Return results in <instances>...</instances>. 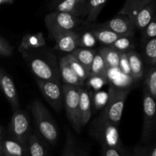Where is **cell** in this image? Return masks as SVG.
Listing matches in <instances>:
<instances>
[{"instance_id": "7402d4cb", "label": "cell", "mask_w": 156, "mask_h": 156, "mask_svg": "<svg viewBox=\"0 0 156 156\" xmlns=\"http://www.w3.org/2000/svg\"><path fill=\"white\" fill-rule=\"evenodd\" d=\"M154 0H126L124 5L119 12V15H127L133 18L137 12Z\"/></svg>"}, {"instance_id": "1f68e13d", "label": "cell", "mask_w": 156, "mask_h": 156, "mask_svg": "<svg viewBox=\"0 0 156 156\" xmlns=\"http://www.w3.org/2000/svg\"><path fill=\"white\" fill-rule=\"evenodd\" d=\"M77 36L79 47L92 49V47L95 45L97 42L90 29H88V31L82 32L81 34H77Z\"/></svg>"}, {"instance_id": "4dcf8cb0", "label": "cell", "mask_w": 156, "mask_h": 156, "mask_svg": "<svg viewBox=\"0 0 156 156\" xmlns=\"http://www.w3.org/2000/svg\"><path fill=\"white\" fill-rule=\"evenodd\" d=\"M45 45L42 35H27L23 38L20 47L21 48H35Z\"/></svg>"}, {"instance_id": "603a6c76", "label": "cell", "mask_w": 156, "mask_h": 156, "mask_svg": "<svg viewBox=\"0 0 156 156\" xmlns=\"http://www.w3.org/2000/svg\"><path fill=\"white\" fill-rule=\"evenodd\" d=\"M96 51L94 49L84 48V47H78L71 53L82 66L85 68V69L89 73L90 67L91 62L94 57Z\"/></svg>"}, {"instance_id": "8992f818", "label": "cell", "mask_w": 156, "mask_h": 156, "mask_svg": "<svg viewBox=\"0 0 156 156\" xmlns=\"http://www.w3.org/2000/svg\"><path fill=\"white\" fill-rule=\"evenodd\" d=\"M30 119L22 110H17L13 113L9 124V137L21 144L27 146L30 134Z\"/></svg>"}, {"instance_id": "8fae6325", "label": "cell", "mask_w": 156, "mask_h": 156, "mask_svg": "<svg viewBox=\"0 0 156 156\" xmlns=\"http://www.w3.org/2000/svg\"><path fill=\"white\" fill-rule=\"evenodd\" d=\"M0 88L10 104L13 112L20 109L19 98L15 83L11 76L0 67Z\"/></svg>"}, {"instance_id": "74e56055", "label": "cell", "mask_w": 156, "mask_h": 156, "mask_svg": "<svg viewBox=\"0 0 156 156\" xmlns=\"http://www.w3.org/2000/svg\"><path fill=\"white\" fill-rule=\"evenodd\" d=\"M13 53V47L0 37V56H10Z\"/></svg>"}, {"instance_id": "5b68a950", "label": "cell", "mask_w": 156, "mask_h": 156, "mask_svg": "<svg viewBox=\"0 0 156 156\" xmlns=\"http://www.w3.org/2000/svg\"><path fill=\"white\" fill-rule=\"evenodd\" d=\"M84 22L81 18L69 13L52 12L45 17V24L50 35L63 32L74 31Z\"/></svg>"}, {"instance_id": "3957f363", "label": "cell", "mask_w": 156, "mask_h": 156, "mask_svg": "<svg viewBox=\"0 0 156 156\" xmlns=\"http://www.w3.org/2000/svg\"><path fill=\"white\" fill-rule=\"evenodd\" d=\"M129 91V89L118 88L114 85H111L108 93V102L99 117L112 124L118 126L121 120L125 101Z\"/></svg>"}, {"instance_id": "cb8c5ba5", "label": "cell", "mask_w": 156, "mask_h": 156, "mask_svg": "<svg viewBox=\"0 0 156 156\" xmlns=\"http://www.w3.org/2000/svg\"><path fill=\"white\" fill-rule=\"evenodd\" d=\"M98 52L103 56L108 69H117L119 68L120 57V53L119 52L109 46L102 47Z\"/></svg>"}, {"instance_id": "9a60e30c", "label": "cell", "mask_w": 156, "mask_h": 156, "mask_svg": "<svg viewBox=\"0 0 156 156\" xmlns=\"http://www.w3.org/2000/svg\"><path fill=\"white\" fill-rule=\"evenodd\" d=\"M59 73H60V79H62L64 85H69L74 87H82L84 82L79 79L77 75L74 73L65 58L62 57L59 60Z\"/></svg>"}, {"instance_id": "836d02e7", "label": "cell", "mask_w": 156, "mask_h": 156, "mask_svg": "<svg viewBox=\"0 0 156 156\" xmlns=\"http://www.w3.org/2000/svg\"><path fill=\"white\" fill-rule=\"evenodd\" d=\"M108 94L105 92L99 91V92L95 93L93 96L91 94V101L94 102V107L97 110L100 109L104 105H106L107 102H108Z\"/></svg>"}, {"instance_id": "e575fe53", "label": "cell", "mask_w": 156, "mask_h": 156, "mask_svg": "<svg viewBox=\"0 0 156 156\" xmlns=\"http://www.w3.org/2000/svg\"><path fill=\"white\" fill-rule=\"evenodd\" d=\"M144 34H143V40L145 41L148 40L153 39L156 37V19L155 16L153 17L151 22L146 26L144 29Z\"/></svg>"}, {"instance_id": "e0dca14e", "label": "cell", "mask_w": 156, "mask_h": 156, "mask_svg": "<svg viewBox=\"0 0 156 156\" xmlns=\"http://www.w3.org/2000/svg\"><path fill=\"white\" fill-rule=\"evenodd\" d=\"M91 31L92 32L94 38L98 42L102 44H105L107 46H110L117 39H118L120 35L117 34L114 32L108 30V29L103 27L101 24L97 26H94L93 27L90 28Z\"/></svg>"}, {"instance_id": "f35d334b", "label": "cell", "mask_w": 156, "mask_h": 156, "mask_svg": "<svg viewBox=\"0 0 156 156\" xmlns=\"http://www.w3.org/2000/svg\"><path fill=\"white\" fill-rule=\"evenodd\" d=\"M150 146H136L133 149L132 156H148Z\"/></svg>"}, {"instance_id": "6da1fadb", "label": "cell", "mask_w": 156, "mask_h": 156, "mask_svg": "<svg viewBox=\"0 0 156 156\" xmlns=\"http://www.w3.org/2000/svg\"><path fill=\"white\" fill-rule=\"evenodd\" d=\"M19 51L36 79L59 82V62L50 50L44 47H40L35 48L19 47Z\"/></svg>"}, {"instance_id": "ee69618b", "label": "cell", "mask_w": 156, "mask_h": 156, "mask_svg": "<svg viewBox=\"0 0 156 156\" xmlns=\"http://www.w3.org/2000/svg\"><path fill=\"white\" fill-rule=\"evenodd\" d=\"M59 1H60V0H56V2H59Z\"/></svg>"}, {"instance_id": "484cf974", "label": "cell", "mask_w": 156, "mask_h": 156, "mask_svg": "<svg viewBox=\"0 0 156 156\" xmlns=\"http://www.w3.org/2000/svg\"><path fill=\"white\" fill-rule=\"evenodd\" d=\"M108 68L105 62L103 56L99 52H96L89 69L90 76H108Z\"/></svg>"}, {"instance_id": "4316f807", "label": "cell", "mask_w": 156, "mask_h": 156, "mask_svg": "<svg viewBox=\"0 0 156 156\" xmlns=\"http://www.w3.org/2000/svg\"><path fill=\"white\" fill-rule=\"evenodd\" d=\"M133 35L121 36L109 46L120 53H127L134 49V42L132 39Z\"/></svg>"}, {"instance_id": "44dd1931", "label": "cell", "mask_w": 156, "mask_h": 156, "mask_svg": "<svg viewBox=\"0 0 156 156\" xmlns=\"http://www.w3.org/2000/svg\"><path fill=\"white\" fill-rule=\"evenodd\" d=\"M126 56L130 68L131 77L136 80L142 79L143 76V63L140 55L132 50L126 53Z\"/></svg>"}, {"instance_id": "7bdbcfd3", "label": "cell", "mask_w": 156, "mask_h": 156, "mask_svg": "<svg viewBox=\"0 0 156 156\" xmlns=\"http://www.w3.org/2000/svg\"><path fill=\"white\" fill-rule=\"evenodd\" d=\"M3 140V130L2 129V127L0 126V140Z\"/></svg>"}, {"instance_id": "d6a6232c", "label": "cell", "mask_w": 156, "mask_h": 156, "mask_svg": "<svg viewBox=\"0 0 156 156\" xmlns=\"http://www.w3.org/2000/svg\"><path fill=\"white\" fill-rule=\"evenodd\" d=\"M87 82L89 87L95 91H99L105 84L108 82V77L106 76H90L87 79Z\"/></svg>"}, {"instance_id": "4fadbf2b", "label": "cell", "mask_w": 156, "mask_h": 156, "mask_svg": "<svg viewBox=\"0 0 156 156\" xmlns=\"http://www.w3.org/2000/svg\"><path fill=\"white\" fill-rule=\"evenodd\" d=\"M52 37L56 42L55 49L59 51L69 54L79 47L77 34L75 31L56 34Z\"/></svg>"}, {"instance_id": "7a4b0ae2", "label": "cell", "mask_w": 156, "mask_h": 156, "mask_svg": "<svg viewBox=\"0 0 156 156\" xmlns=\"http://www.w3.org/2000/svg\"><path fill=\"white\" fill-rule=\"evenodd\" d=\"M31 111L39 135L44 141L54 146L57 142L59 133L51 114L38 100L32 103Z\"/></svg>"}, {"instance_id": "52a82bcc", "label": "cell", "mask_w": 156, "mask_h": 156, "mask_svg": "<svg viewBox=\"0 0 156 156\" xmlns=\"http://www.w3.org/2000/svg\"><path fill=\"white\" fill-rule=\"evenodd\" d=\"M63 92V103L69 120L77 133L80 132L81 127L79 123V87L63 85L62 86Z\"/></svg>"}, {"instance_id": "d6986e66", "label": "cell", "mask_w": 156, "mask_h": 156, "mask_svg": "<svg viewBox=\"0 0 156 156\" xmlns=\"http://www.w3.org/2000/svg\"><path fill=\"white\" fill-rule=\"evenodd\" d=\"M27 156H47L45 144L36 134L30 133L27 140Z\"/></svg>"}, {"instance_id": "277c9868", "label": "cell", "mask_w": 156, "mask_h": 156, "mask_svg": "<svg viewBox=\"0 0 156 156\" xmlns=\"http://www.w3.org/2000/svg\"><path fill=\"white\" fill-rule=\"evenodd\" d=\"M117 127L118 126L103 120L98 116L91 124L90 133L102 146L123 149Z\"/></svg>"}, {"instance_id": "5bb4252c", "label": "cell", "mask_w": 156, "mask_h": 156, "mask_svg": "<svg viewBox=\"0 0 156 156\" xmlns=\"http://www.w3.org/2000/svg\"><path fill=\"white\" fill-rule=\"evenodd\" d=\"M79 123L80 127L88 123L91 115V93L87 88L79 87Z\"/></svg>"}, {"instance_id": "60d3db41", "label": "cell", "mask_w": 156, "mask_h": 156, "mask_svg": "<svg viewBox=\"0 0 156 156\" xmlns=\"http://www.w3.org/2000/svg\"><path fill=\"white\" fill-rule=\"evenodd\" d=\"M2 140H0V156H3V144Z\"/></svg>"}, {"instance_id": "2e32d148", "label": "cell", "mask_w": 156, "mask_h": 156, "mask_svg": "<svg viewBox=\"0 0 156 156\" xmlns=\"http://www.w3.org/2000/svg\"><path fill=\"white\" fill-rule=\"evenodd\" d=\"M155 0L145 6L139 11L133 18V22L135 27L139 30H143L146 26L151 22L153 17L155 16Z\"/></svg>"}, {"instance_id": "8d00e7d4", "label": "cell", "mask_w": 156, "mask_h": 156, "mask_svg": "<svg viewBox=\"0 0 156 156\" xmlns=\"http://www.w3.org/2000/svg\"><path fill=\"white\" fill-rule=\"evenodd\" d=\"M102 156H128L125 149L102 146Z\"/></svg>"}, {"instance_id": "ac0fdd59", "label": "cell", "mask_w": 156, "mask_h": 156, "mask_svg": "<svg viewBox=\"0 0 156 156\" xmlns=\"http://www.w3.org/2000/svg\"><path fill=\"white\" fill-rule=\"evenodd\" d=\"M3 156H27V146L21 144L10 137L3 140Z\"/></svg>"}, {"instance_id": "ab89813d", "label": "cell", "mask_w": 156, "mask_h": 156, "mask_svg": "<svg viewBox=\"0 0 156 156\" xmlns=\"http://www.w3.org/2000/svg\"><path fill=\"white\" fill-rule=\"evenodd\" d=\"M148 156H156V146L155 145H153L152 147H150Z\"/></svg>"}, {"instance_id": "f1b7e54d", "label": "cell", "mask_w": 156, "mask_h": 156, "mask_svg": "<svg viewBox=\"0 0 156 156\" xmlns=\"http://www.w3.org/2000/svg\"><path fill=\"white\" fill-rule=\"evenodd\" d=\"M144 57L146 62L152 66L156 64V39L148 40L144 42Z\"/></svg>"}, {"instance_id": "b9f144b4", "label": "cell", "mask_w": 156, "mask_h": 156, "mask_svg": "<svg viewBox=\"0 0 156 156\" xmlns=\"http://www.w3.org/2000/svg\"><path fill=\"white\" fill-rule=\"evenodd\" d=\"M12 2V0H0V4H2V3H10Z\"/></svg>"}, {"instance_id": "d590c367", "label": "cell", "mask_w": 156, "mask_h": 156, "mask_svg": "<svg viewBox=\"0 0 156 156\" xmlns=\"http://www.w3.org/2000/svg\"><path fill=\"white\" fill-rule=\"evenodd\" d=\"M118 69L120 70V73H122L123 74L128 76H130L131 77V71L130 68H129V61H128L126 53H120Z\"/></svg>"}, {"instance_id": "d4e9b609", "label": "cell", "mask_w": 156, "mask_h": 156, "mask_svg": "<svg viewBox=\"0 0 156 156\" xmlns=\"http://www.w3.org/2000/svg\"><path fill=\"white\" fill-rule=\"evenodd\" d=\"M108 0H87V15L85 23L89 24L97 19Z\"/></svg>"}, {"instance_id": "7c38bea8", "label": "cell", "mask_w": 156, "mask_h": 156, "mask_svg": "<svg viewBox=\"0 0 156 156\" xmlns=\"http://www.w3.org/2000/svg\"><path fill=\"white\" fill-rule=\"evenodd\" d=\"M54 11L69 13L79 18L86 17L87 0H60L56 2Z\"/></svg>"}, {"instance_id": "83f0119b", "label": "cell", "mask_w": 156, "mask_h": 156, "mask_svg": "<svg viewBox=\"0 0 156 156\" xmlns=\"http://www.w3.org/2000/svg\"><path fill=\"white\" fill-rule=\"evenodd\" d=\"M65 59L66 60V62H68V64L69 65V66L71 67L72 69L74 71V73L77 75L78 77L79 78L82 82H83L85 83V81L87 80V79L89 76V73L85 69V67L71 54H67L64 56Z\"/></svg>"}, {"instance_id": "ffe728a7", "label": "cell", "mask_w": 156, "mask_h": 156, "mask_svg": "<svg viewBox=\"0 0 156 156\" xmlns=\"http://www.w3.org/2000/svg\"><path fill=\"white\" fill-rule=\"evenodd\" d=\"M62 156H88L85 149L79 146L70 132H67Z\"/></svg>"}, {"instance_id": "ba28073f", "label": "cell", "mask_w": 156, "mask_h": 156, "mask_svg": "<svg viewBox=\"0 0 156 156\" xmlns=\"http://www.w3.org/2000/svg\"><path fill=\"white\" fill-rule=\"evenodd\" d=\"M143 126L142 132V140L147 143L152 138L155 126V101L148 93L146 88L143 89Z\"/></svg>"}, {"instance_id": "30bf717a", "label": "cell", "mask_w": 156, "mask_h": 156, "mask_svg": "<svg viewBox=\"0 0 156 156\" xmlns=\"http://www.w3.org/2000/svg\"><path fill=\"white\" fill-rule=\"evenodd\" d=\"M101 26L114 32L120 36L133 35L136 28L133 18L127 15L119 14L110 21L101 24Z\"/></svg>"}, {"instance_id": "9c48e42d", "label": "cell", "mask_w": 156, "mask_h": 156, "mask_svg": "<svg viewBox=\"0 0 156 156\" xmlns=\"http://www.w3.org/2000/svg\"><path fill=\"white\" fill-rule=\"evenodd\" d=\"M38 88L46 100L56 111H60L63 105V92L60 82L44 81L36 79Z\"/></svg>"}, {"instance_id": "f546056e", "label": "cell", "mask_w": 156, "mask_h": 156, "mask_svg": "<svg viewBox=\"0 0 156 156\" xmlns=\"http://www.w3.org/2000/svg\"><path fill=\"white\" fill-rule=\"evenodd\" d=\"M145 88L149 94L155 99L156 98V69L155 66H152L146 76Z\"/></svg>"}]
</instances>
